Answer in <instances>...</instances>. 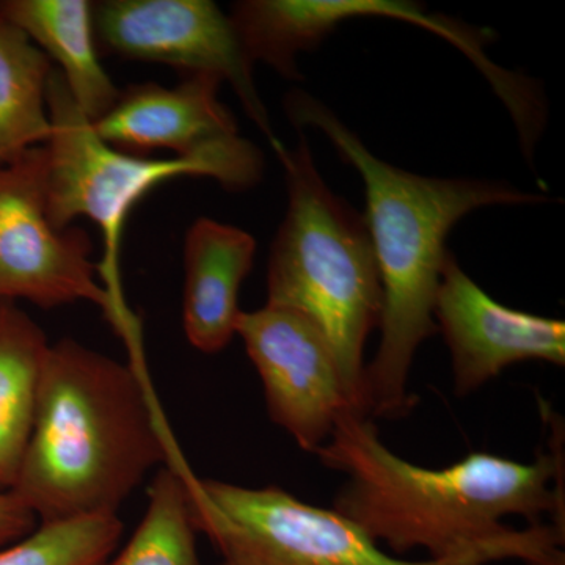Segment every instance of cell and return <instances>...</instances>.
<instances>
[{
	"instance_id": "6da1fadb",
	"label": "cell",
	"mask_w": 565,
	"mask_h": 565,
	"mask_svg": "<svg viewBox=\"0 0 565 565\" xmlns=\"http://www.w3.org/2000/svg\"><path fill=\"white\" fill-rule=\"evenodd\" d=\"M534 462L470 452L430 470L394 455L370 416L348 411L316 452L345 476L333 509L396 555L565 565L564 424Z\"/></svg>"
},
{
	"instance_id": "7a4b0ae2",
	"label": "cell",
	"mask_w": 565,
	"mask_h": 565,
	"mask_svg": "<svg viewBox=\"0 0 565 565\" xmlns=\"http://www.w3.org/2000/svg\"><path fill=\"white\" fill-rule=\"evenodd\" d=\"M285 110L297 128L311 126L326 134L341 158L362 174L364 218L382 285L381 343L373 362L364 367V407L373 419L404 418L418 403L408 390L415 353L438 333L435 300L452 226L481 207L548 199L504 182L440 180L397 169L367 150L326 104L302 90L286 96Z\"/></svg>"
},
{
	"instance_id": "3957f363",
	"label": "cell",
	"mask_w": 565,
	"mask_h": 565,
	"mask_svg": "<svg viewBox=\"0 0 565 565\" xmlns=\"http://www.w3.org/2000/svg\"><path fill=\"white\" fill-rule=\"evenodd\" d=\"M173 448L145 364L63 338L44 360L31 438L10 492L40 525L118 515Z\"/></svg>"
},
{
	"instance_id": "277c9868",
	"label": "cell",
	"mask_w": 565,
	"mask_h": 565,
	"mask_svg": "<svg viewBox=\"0 0 565 565\" xmlns=\"http://www.w3.org/2000/svg\"><path fill=\"white\" fill-rule=\"evenodd\" d=\"M277 158L288 211L270 248L266 303L296 311L321 330L353 411L367 416L364 345L381 323L382 285L366 218L330 191L303 137Z\"/></svg>"
},
{
	"instance_id": "5b68a950",
	"label": "cell",
	"mask_w": 565,
	"mask_h": 565,
	"mask_svg": "<svg viewBox=\"0 0 565 565\" xmlns=\"http://www.w3.org/2000/svg\"><path fill=\"white\" fill-rule=\"evenodd\" d=\"M51 139L47 151L46 202L52 225L65 230L76 218H90L103 237L99 281L109 292L118 316V337L140 355L139 319L121 288V244L132 207L156 185L181 177H207L218 181L214 167L192 159H152L115 150L96 134L93 122L71 98L57 70L47 85Z\"/></svg>"
},
{
	"instance_id": "8992f818",
	"label": "cell",
	"mask_w": 565,
	"mask_h": 565,
	"mask_svg": "<svg viewBox=\"0 0 565 565\" xmlns=\"http://www.w3.org/2000/svg\"><path fill=\"white\" fill-rule=\"evenodd\" d=\"M193 525L217 565H489L487 557L405 561L375 544L340 512L316 508L280 487L252 489L189 470Z\"/></svg>"
},
{
	"instance_id": "52a82bcc",
	"label": "cell",
	"mask_w": 565,
	"mask_h": 565,
	"mask_svg": "<svg viewBox=\"0 0 565 565\" xmlns=\"http://www.w3.org/2000/svg\"><path fill=\"white\" fill-rule=\"evenodd\" d=\"M46 182L44 145L0 166V300H28L44 310L95 303L117 332V310L99 281L90 236L79 226L52 225Z\"/></svg>"
},
{
	"instance_id": "ba28073f",
	"label": "cell",
	"mask_w": 565,
	"mask_h": 565,
	"mask_svg": "<svg viewBox=\"0 0 565 565\" xmlns=\"http://www.w3.org/2000/svg\"><path fill=\"white\" fill-rule=\"evenodd\" d=\"M223 81L215 74H185L177 87L129 85L104 117L96 134L115 150L150 156L169 150L177 158L214 167L228 191H245L263 177V152L244 139L232 111L218 99Z\"/></svg>"
},
{
	"instance_id": "9c48e42d",
	"label": "cell",
	"mask_w": 565,
	"mask_h": 565,
	"mask_svg": "<svg viewBox=\"0 0 565 565\" xmlns=\"http://www.w3.org/2000/svg\"><path fill=\"white\" fill-rule=\"evenodd\" d=\"M98 50L128 61L166 63L185 74H215L228 82L250 120L280 152L253 63L232 18L211 0H106L93 3Z\"/></svg>"
},
{
	"instance_id": "30bf717a",
	"label": "cell",
	"mask_w": 565,
	"mask_h": 565,
	"mask_svg": "<svg viewBox=\"0 0 565 565\" xmlns=\"http://www.w3.org/2000/svg\"><path fill=\"white\" fill-rule=\"evenodd\" d=\"M236 334L262 377L270 419L316 455L338 418L355 412L329 341L305 316L267 303L243 311Z\"/></svg>"
},
{
	"instance_id": "8fae6325",
	"label": "cell",
	"mask_w": 565,
	"mask_h": 565,
	"mask_svg": "<svg viewBox=\"0 0 565 565\" xmlns=\"http://www.w3.org/2000/svg\"><path fill=\"white\" fill-rule=\"evenodd\" d=\"M435 322L451 352L455 393L463 397L523 362L564 366L565 323L497 302L449 253L435 300Z\"/></svg>"
},
{
	"instance_id": "7c38bea8",
	"label": "cell",
	"mask_w": 565,
	"mask_h": 565,
	"mask_svg": "<svg viewBox=\"0 0 565 565\" xmlns=\"http://www.w3.org/2000/svg\"><path fill=\"white\" fill-rule=\"evenodd\" d=\"M386 17L419 25L448 40L471 62L484 57L487 33L403 0H244L232 21L248 61L266 63L286 79H300L297 55L321 43L340 22Z\"/></svg>"
},
{
	"instance_id": "4fadbf2b",
	"label": "cell",
	"mask_w": 565,
	"mask_h": 565,
	"mask_svg": "<svg viewBox=\"0 0 565 565\" xmlns=\"http://www.w3.org/2000/svg\"><path fill=\"white\" fill-rule=\"evenodd\" d=\"M252 234L226 223L199 218L184 243L182 326L203 353L223 351L236 337L239 291L255 259Z\"/></svg>"
},
{
	"instance_id": "5bb4252c",
	"label": "cell",
	"mask_w": 565,
	"mask_h": 565,
	"mask_svg": "<svg viewBox=\"0 0 565 565\" xmlns=\"http://www.w3.org/2000/svg\"><path fill=\"white\" fill-rule=\"evenodd\" d=\"M0 17L20 28L62 74L71 98L92 122L115 106L121 90L104 70L87 0H3Z\"/></svg>"
},
{
	"instance_id": "9a60e30c",
	"label": "cell",
	"mask_w": 565,
	"mask_h": 565,
	"mask_svg": "<svg viewBox=\"0 0 565 565\" xmlns=\"http://www.w3.org/2000/svg\"><path fill=\"white\" fill-rule=\"evenodd\" d=\"M50 345L17 302L0 300V492H10L17 481Z\"/></svg>"
},
{
	"instance_id": "2e32d148",
	"label": "cell",
	"mask_w": 565,
	"mask_h": 565,
	"mask_svg": "<svg viewBox=\"0 0 565 565\" xmlns=\"http://www.w3.org/2000/svg\"><path fill=\"white\" fill-rule=\"evenodd\" d=\"M50 58L17 25L0 17V166L51 139Z\"/></svg>"
},
{
	"instance_id": "e0dca14e",
	"label": "cell",
	"mask_w": 565,
	"mask_h": 565,
	"mask_svg": "<svg viewBox=\"0 0 565 565\" xmlns=\"http://www.w3.org/2000/svg\"><path fill=\"white\" fill-rule=\"evenodd\" d=\"M189 468L177 452L152 479L148 508L131 541L104 565H202L188 487Z\"/></svg>"
},
{
	"instance_id": "ac0fdd59",
	"label": "cell",
	"mask_w": 565,
	"mask_h": 565,
	"mask_svg": "<svg viewBox=\"0 0 565 565\" xmlns=\"http://www.w3.org/2000/svg\"><path fill=\"white\" fill-rule=\"evenodd\" d=\"M118 515H93L44 523L0 548V565H104L120 544Z\"/></svg>"
},
{
	"instance_id": "d6986e66",
	"label": "cell",
	"mask_w": 565,
	"mask_h": 565,
	"mask_svg": "<svg viewBox=\"0 0 565 565\" xmlns=\"http://www.w3.org/2000/svg\"><path fill=\"white\" fill-rule=\"evenodd\" d=\"M36 522V516L13 493L0 492V548L31 534Z\"/></svg>"
}]
</instances>
